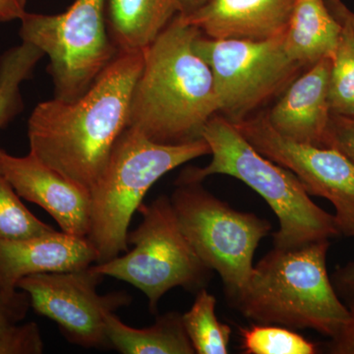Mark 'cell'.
I'll return each instance as SVG.
<instances>
[{
    "mask_svg": "<svg viewBox=\"0 0 354 354\" xmlns=\"http://www.w3.org/2000/svg\"><path fill=\"white\" fill-rule=\"evenodd\" d=\"M144 50L120 53L90 88L73 102H39L28 120L30 152L90 190L128 127L133 88Z\"/></svg>",
    "mask_w": 354,
    "mask_h": 354,
    "instance_id": "obj_1",
    "label": "cell"
},
{
    "mask_svg": "<svg viewBox=\"0 0 354 354\" xmlns=\"http://www.w3.org/2000/svg\"><path fill=\"white\" fill-rule=\"evenodd\" d=\"M198 34L179 14L144 50L128 127L156 143L181 145L202 139L203 129L218 114L213 73L193 48Z\"/></svg>",
    "mask_w": 354,
    "mask_h": 354,
    "instance_id": "obj_2",
    "label": "cell"
},
{
    "mask_svg": "<svg viewBox=\"0 0 354 354\" xmlns=\"http://www.w3.org/2000/svg\"><path fill=\"white\" fill-rule=\"evenodd\" d=\"M329 248L330 241L288 250L274 247L230 302L255 323L313 330L333 339L348 323L349 310L328 274Z\"/></svg>",
    "mask_w": 354,
    "mask_h": 354,
    "instance_id": "obj_3",
    "label": "cell"
},
{
    "mask_svg": "<svg viewBox=\"0 0 354 354\" xmlns=\"http://www.w3.org/2000/svg\"><path fill=\"white\" fill-rule=\"evenodd\" d=\"M202 138L209 146L211 162L205 167L184 169L176 183H203L208 176L225 174L245 183L278 216L274 248L297 249L341 235L335 215L312 201L295 174L261 155L220 114L207 123Z\"/></svg>",
    "mask_w": 354,
    "mask_h": 354,
    "instance_id": "obj_4",
    "label": "cell"
},
{
    "mask_svg": "<svg viewBox=\"0 0 354 354\" xmlns=\"http://www.w3.org/2000/svg\"><path fill=\"white\" fill-rule=\"evenodd\" d=\"M209 153V146L203 138L181 145H164L127 127L90 189L88 239L97 251V264L128 251V227L132 216L160 177Z\"/></svg>",
    "mask_w": 354,
    "mask_h": 354,
    "instance_id": "obj_5",
    "label": "cell"
},
{
    "mask_svg": "<svg viewBox=\"0 0 354 354\" xmlns=\"http://www.w3.org/2000/svg\"><path fill=\"white\" fill-rule=\"evenodd\" d=\"M143 216L136 230L128 232V245L134 248L123 256L93 265L102 276L127 281L148 298L151 313L167 291L180 288L199 290L209 277V270L186 239L171 198L160 195L138 209Z\"/></svg>",
    "mask_w": 354,
    "mask_h": 354,
    "instance_id": "obj_6",
    "label": "cell"
},
{
    "mask_svg": "<svg viewBox=\"0 0 354 354\" xmlns=\"http://www.w3.org/2000/svg\"><path fill=\"white\" fill-rule=\"evenodd\" d=\"M20 22L22 41L50 58L53 97L62 101L85 94L118 57L106 28V0H75L55 15L27 12Z\"/></svg>",
    "mask_w": 354,
    "mask_h": 354,
    "instance_id": "obj_7",
    "label": "cell"
},
{
    "mask_svg": "<svg viewBox=\"0 0 354 354\" xmlns=\"http://www.w3.org/2000/svg\"><path fill=\"white\" fill-rule=\"evenodd\" d=\"M171 200L186 239L203 264L220 274L228 298L246 285L269 221L236 211L205 189L202 183H176Z\"/></svg>",
    "mask_w": 354,
    "mask_h": 354,
    "instance_id": "obj_8",
    "label": "cell"
},
{
    "mask_svg": "<svg viewBox=\"0 0 354 354\" xmlns=\"http://www.w3.org/2000/svg\"><path fill=\"white\" fill-rule=\"evenodd\" d=\"M283 36L255 41L197 35L193 48L213 73L221 116L234 124L250 118L306 70L288 57Z\"/></svg>",
    "mask_w": 354,
    "mask_h": 354,
    "instance_id": "obj_9",
    "label": "cell"
},
{
    "mask_svg": "<svg viewBox=\"0 0 354 354\" xmlns=\"http://www.w3.org/2000/svg\"><path fill=\"white\" fill-rule=\"evenodd\" d=\"M104 276L93 265L85 269L43 272L25 277L17 288L25 291L39 315L57 323L65 339L85 348H111L106 334V315L131 304L124 291L101 295Z\"/></svg>",
    "mask_w": 354,
    "mask_h": 354,
    "instance_id": "obj_10",
    "label": "cell"
},
{
    "mask_svg": "<svg viewBox=\"0 0 354 354\" xmlns=\"http://www.w3.org/2000/svg\"><path fill=\"white\" fill-rule=\"evenodd\" d=\"M234 125L261 155L295 174L309 195L332 203L339 234L354 236L351 160L334 148L298 143L281 136L271 127L265 113L254 114Z\"/></svg>",
    "mask_w": 354,
    "mask_h": 354,
    "instance_id": "obj_11",
    "label": "cell"
},
{
    "mask_svg": "<svg viewBox=\"0 0 354 354\" xmlns=\"http://www.w3.org/2000/svg\"><path fill=\"white\" fill-rule=\"evenodd\" d=\"M0 174L21 198L48 212L62 232L88 239L91 195L87 188L65 178L31 153L16 157L2 148Z\"/></svg>",
    "mask_w": 354,
    "mask_h": 354,
    "instance_id": "obj_12",
    "label": "cell"
},
{
    "mask_svg": "<svg viewBox=\"0 0 354 354\" xmlns=\"http://www.w3.org/2000/svg\"><path fill=\"white\" fill-rule=\"evenodd\" d=\"M97 253L87 237L55 232L23 239H0V292L14 295L31 274L85 269Z\"/></svg>",
    "mask_w": 354,
    "mask_h": 354,
    "instance_id": "obj_13",
    "label": "cell"
},
{
    "mask_svg": "<svg viewBox=\"0 0 354 354\" xmlns=\"http://www.w3.org/2000/svg\"><path fill=\"white\" fill-rule=\"evenodd\" d=\"M330 66L332 58L326 57L304 70L265 113L271 127L281 136L298 143L325 145L332 115Z\"/></svg>",
    "mask_w": 354,
    "mask_h": 354,
    "instance_id": "obj_14",
    "label": "cell"
},
{
    "mask_svg": "<svg viewBox=\"0 0 354 354\" xmlns=\"http://www.w3.org/2000/svg\"><path fill=\"white\" fill-rule=\"evenodd\" d=\"M295 0H208L186 23L216 39L267 41L283 37Z\"/></svg>",
    "mask_w": 354,
    "mask_h": 354,
    "instance_id": "obj_15",
    "label": "cell"
},
{
    "mask_svg": "<svg viewBox=\"0 0 354 354\" xmlns=\"http://www.w3.org/2000/svg\"><path fill=\"white\" fill-rule=\"evenodd\" d=\"M179 14L178 0H106V28L118 53L145 50Z\"/></svg>",
    "mask_w": 354,
    "mask_h": 354,
    "instance_id": "obj_16",
    "label": "cell"
},
{
    "mask_svg": "<svg viewBox=\"0 0 354 354\" xmlns=\"http://www.w3.org/2000/svg\"><path fill=\"white\" fill-rule=\"evenodd\" d=\"M341 32L342 23L326 0H295L283 36L285 50L292 62L307 69L334 57Z\"/></svg>",
    "mask_w": 354,
    "mask_h": 354,
    "instance_id": "obj_17",
    "label": "cell"
},
{
    "mask_svg": "<svg viewBox=\"0 0 354 354\" xmlns=\"http://www.w3.org/2000/svg\"><path fill=\"white\" fill-rule=\"evenodd\" d=\"M106 334L111 348L123 354H193L194 348L186 334L183 315L169 312L158 317L151 327L127 325L114 314L108 313Z\"/></svg>",
    "mask_w": 354,
    "mask_h": 354,
    "instance_id": "obj_18",
    "label": "cell"
},
{
    "mask_svg": "<svg viewBox=\"0 0 354 354\" xmlns=\"http://www.w3.org/2000/svg\"><path fill=\"white\" fill-rule=\"evenodd\" d=\"M44 57L43 51L26 41L0 55V129L22 113L24 102L21 85L32 78Z\"/></svg>",
    "mask_w": 354,
    "mask_h": 354,
    "instance_id": "obj_19",
    "label": "cell"
},
{
    "mask_svg": "<svg viewBox=\"0 0 354 354\" xmlns=\"http://www.w3.org/2000/svg\"><path fill=\"white\" fill-rule=\"evenodd\" d=\"M328 6L342 23L341 35L330 66V111L332 113L354 118V31L344 14L346 6L342 1Z\"/></svg>",
    "mask_w": 354,
    "mask_h": 354,
    "instance_id": "obj_20",
    "label": "cell"
},
{
    "mask_svg": "<svg viewBox=\"0 0 354 354\" xmlns=\"http://www.w3.org/2000/svg\"><path fill=\"white\" fill-rule=\"evenodd\" d=\"M216 299L206 288L198 290L190 310L183 315L184 329L198 354L230 353L232 329L216 316Z\"/></svg>",
    "mask_w": 354,
    "mask_h": 354,
    "instance_id": "obj_21",
    "label": "cell"
},
{
    "mask_svg": "<svg viewBox=\"0 0 354 354\" xmlns=\"http://www.w3.org/2000/svg\"><path fill=\"white\" fill-rule=\"evenodd\" d=\"M241 348L246 354H315L318 346L295 330L278 325L257 324L241 328Z\"/></svg>",
    "mask_w": 354,
    "mask_h": 354,
    "instance_id": "obj_22",
    "label": "cell"
},
{
    "mask_svg": "<svg viewBox=\"0 0 354 354\" xmlns=\"http://www.w3.org/2000/svg\"><path fill=\"white\" fill-rule=\"evenodd\" d=\"M55 232L21 201L10 183L0 174V239H23Z\"/></svg>",
    "mask_w": 354,
    "mask_h": 354,
    "instance_id": "obj_23",
    "label": "cell"
},
{
    "mask_svg": "<svg viewBox=\"0 0 354 354\" xmlns=\"http://www.w3.org/2000/svg\"><path fill=\"white\" fill-rule=\"evenodd\" d=\"M44 342L36 323L8 326L0 330V354H41Z\"/></svg>",
    "mask_w": 354,
    "mask_h": 354,
    "instance_id": "obj_24",
    "label": "cell"
},
{
    "mask_svg": "<svg viewBox=\"0 0 354 354\" xmlns=\"http://www.w3.org/2000/svg\"><path fill=\"white\" fill-rule=\"evenodd\" d=\"M324 147L339 151L354 164V118L332 113Z\"/></svg>",
    "mask_w": 354,
    "mask_h": 354,
    "instance_id": "obj_25",
    "label": "cell"
},
{
    "mask_svg": "<svg viewBox=\"0 0 354 354\" xmlns=\"http://www.w3.org/2000/svg\"><path fill=\"white\" fill-rule=\"evenodd\" d=\"M30 307V298L25 291H17L14 295L0 292V330L20 323L27 315Z\"/></svg>",
    "mask_w": 354,
    "mask_h": 354,
    "instance_id": "obj_26",
    "label": "cell"
},
{
    "mask_svg": "<svg viewBox=\"0 0 354 354\" xmlns=\"http://www.w3.org/2000/svg\"><path fill=\"white\" fill-rule=\"evenodd\" d=\"M349 319L339 335L330 339L328 351L333 354H354V301L346 304Z\"/></svg>",
    "mask_w": 354,
    "mask_h": 354,
    "instance_id": "obj_27",
    "label": "cell"
},
{
    "mask_svg": "<svg viewBox=\"0 0 354 354\" xmlns=\"http://www.w3.org/2000/svg\"><path fill=\"white\" fill-rule=\"evenodd\" d=\"M332 283L339 297L348 302L354 301V262L337 267L332 276Z\"/></svg>",
    "mask_w": 354,
    "mask_h": 354,
    "instance_id": "obj_28",
    "label": "cell"
},
{
    "mask_svg": "<svg viewBox=\"0 0 354 354\" xmlns=\"http://www.w3.org/2000/svg\"><path fill=\"white\" fill-rule=\"evenodd\" d=\"M28 0H0V22L20 21L27 14Z\"/></svg>",
    "mask_w": 354,
    "mask_h": 354,
    "instance_id": "obj_29",
    "label": "cell"
},
{
    "mask_svg": "<svg viewBox=\"0 0 354 354\" xmlns=\"http://www.w3.org/2000/svg\"><path fill=\"white\" fill-rule=\"evenodd\" d=\"M181 15H189L198 8L204 6L208 0H178Z\"/></svg>",
    "mask_w": 354,
    "mask_h": 354,
    "instance_id": "obj_30",
    "label": "cell"
},
{
    "mask_svg": "<svg viewBox=\"0 0 354 354\" xmlns=\"http://www.w3.org/2000/svg\"><path fill=\"white\" fill-rule=\"evenodd\" d=\"M344 14H346V18H348L354 31V13L349 11L346 6H344Z\"/></svg>",
    "mask_w": 354,
    "mask_h": 354,
    "instance_id": "obj_31",
    "label": "cell"
},
{
    "mask_svg": "<svg viewBox=\"0 0 354 354\" xmlns=\"http://www.w3.org/2000/svg\"><path fill=\"white\" fill-rule=\"evenodd\" d=\"M328 4H335L337 3V2L342 1V0H326Z\"/></svg>",
    "mask_w": 354,
    "mask_h": 354,
    "instance_id": "obj_32",
    "label": "cell"
}]
</instances>
